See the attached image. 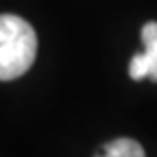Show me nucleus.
<instances>
[{"label":"nucleus","instance_id":"f03ea898","mask_svg":"<svg viewBox=\"0 0 157 157\" xmlns=\"http://www.w3.org/2000/svg\"><path fill=\"white\" fill-rule=\"evenodd\" d=\"M129 76L133 81L151 78L153 83H157V55L146 52V50L133 55L131 63H129Z\"/></svg>","mask_w":157,"mask_h":157},{"label":"nucleus","instance_id":"7ed1b4c3","mask_svg":"<svg viewBox=\"0 0 157 157\" xmlns=\"http://www.w3.org/2000/svg\"><path fill=\"white\" fill-rule=\"evenodd\" d=\"M96 157H146V153L140 142L131 140V137H118V140L105 144L103 153Z\"/></svg>","mask_w":157,"mask_h":157},{"label":"nucleus","instance_id":"f257e3e1","mask_svg":"<svg viewBox=\"0 0 157 157\" xmlns=\"http://www.w3.org/2000/svg\"><path fill=\"white\" fill-rule=\"evenodd\" d=\"M37 57V33L24 17L0 13V81L29 72Z\"/></svg>","mask_w":157,"mask_h":157},{"label":"nucleus","instance_id":"20e7f679","mask_svg":"<svg viewBox=\"0 0 157 157\" xmlns=\"http://www.w3.org/2000/svg\"><path fill=\"white\" fill-rule=\"evenodd\" d=\"M142 42L146 52L157 55V22H146L142 26Z\"/></svg>","mask_w":157,"mask_h":157}]
</instances>
